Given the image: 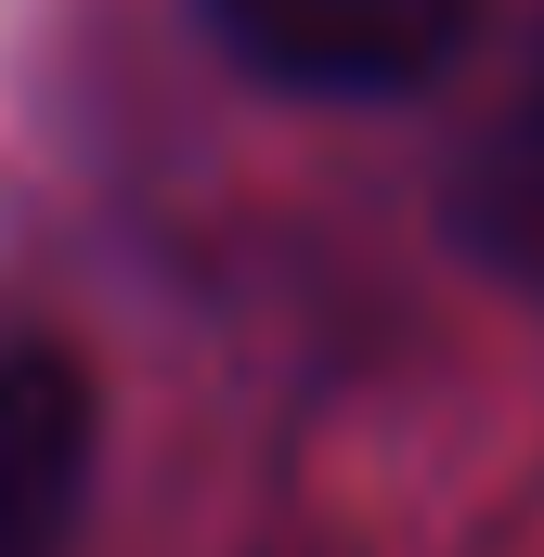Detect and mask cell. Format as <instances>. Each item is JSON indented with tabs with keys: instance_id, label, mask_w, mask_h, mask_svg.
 Listing matches in <instances>:
<instances>
[{
	"instance_id": "1",
	"label": "cell",
	"mask_w": 544,
	"mask_h": 557,
	"mask_svg": "<svg viewBox=\"0 0 544 557\" xmlns=\"http://www.w3.org/2000/svg\"><path fill=\"white\" fill-rule=\"evenodd\" d=\"M208 26L234 39V65H260L285 91L376 104L467 39V0H208Z\"/></svg>"
},
{
	"instance_id": "3",
	"label": "cell",
	"mask_w": 544,
	"mask_h": 557,
	"mask_svg": "<svg viewBox=\"0 0 544 557\" xmlns=\"http://www.w3.org/2000/svg\"><path fill=\"white\" fill-rule=\"evenodd\" d=\"M454 234H467V260H493L506 285H544V52H532V78L506 91V117L480 131L467 182H454Z\"/></svg>"
},
{
	"instance_id": "2",
	"label": "cell",
	"mask_w": 544,
	"mask_h": 557,
	"mask_svg": "<svg viewBox=\"0 0 544 557\" xmlns=\"http://www.w3.org/2000/svg\"><path fill=\"white\" fill-rule=\"evenodd\" d=\"M91 441H104V416H91L78 350L0 324V557H65L78 545Z\"/></svg>"
}]
</instances>
